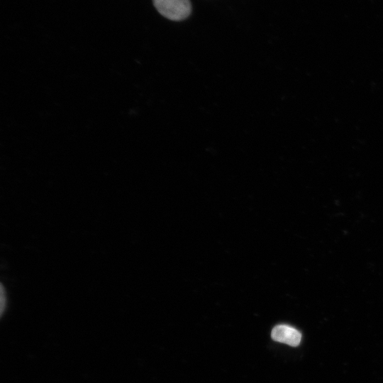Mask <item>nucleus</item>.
Wrapping results in <instances>:
<instances>
[{
    "mask_svg": "<svg viewBox=\"0 0 383 383\" xmlns=\"http://www.w3.org/2000/svg\"><path fill=\"white\" fill-rule=\"evenodd\" d=\"M157 11L172 21H182L187 18L192 11L189 0H152Z\"/></svg>",
    "mask_w": 383,
    "mask_h": 383,
    "instance_id": "nucleus-1",
    "label": "nucleus"
},
{
    "mask_svg": "<svg viewBox=\"0 0 383 383\" xmlns=\"http://www.w3.org/2000/svg\"><path fill=\"white\" fill-rule=\"evenodd\" d=\"M271 338L273 340L287 344L292 347L298 346L301 340V333L295 328L279 324L275 326L271 332Z\"/></svg>",
    "mask_w": 383,
    "mask_h": 383,
    "instance_id": "nucleus-2",
    "label": "nucleus"
},
{
    "mask_svg": "<svg viewBox=\"0 0 383 383\" xmlns=\"http://www.w3.org/2000/svg\"><path fill=\"white\" fill-rule=\"evenodd\" d=\"M0 299H1V314L3 315L4 311L6 306V289L4 287L3 284H1V292H0Z\"/></svg>",
    "mask_w": 383,
    "mask_h": 383,
    "instance_id": "nucleus-3",
    "label": "nucleus"
}]
</instances>
